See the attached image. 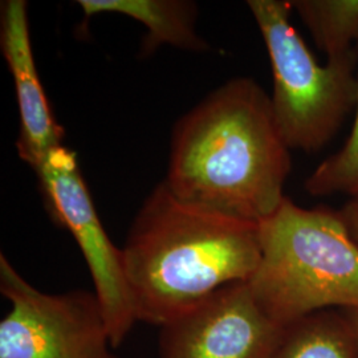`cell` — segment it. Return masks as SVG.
Segmentation results:
<instances>
[{
	"instance_id": "1",
	"label": "cell",
	"mask_w": 358,
	"mask_h": 358,
	"mask_svg": "<svg viewBox=\"0 0 358 358\" xmlns=\"http://www.w3.org/2000/svg\"><path fill=\"white\" fill-rule=\"evenodd\" d=\"M291 169L268 93L236 77L177 122L164 182L183 202L260 223L287 198Z\"/></svg>"
},
{
	"instance_id": "2",
	"label": "cell",
	"mask_w": 358,
	"mask_h": 358,
	"mask_svg": "<svg viewBox=\"0 0 358 358\" xmlns=\"http://www.w3.org/2000/svg\"><path fill=\"white\" fill-rule=\"evenodd\" d=\"M121 251L137 320L159 328L248 282L262 254L259 223L183 202L165 182L145 199Z\"/></svg>"
},
{
	"instance_id": "3",
	"label": "cell",
	"mask_w": 358,
	"mask_h": 358,
	"mask_svg": "<svg viewBox=\"0 0 358 358\" xmlns=\"http://www.w3.org/2000/svg\"><path fill=\"white\" fill-rule=\"evenodd\" d=\"M259 232L260 260L247 282L271 320L287 328L328 308H358V244L340 210L285 198Z\"/></svg>"
},
{
	"instance_id": "4",
	"label": "cell",
	"mask_w": 358,
	"mask_h": 358,
	"mask_svg": "<svg viewBox=\"0 0 358 358\" xmlns=\"http://www.w3.org/2000/svg\"><path fill=\"white\" fill-rule=\"evenodd\" d=\"M268 52L273 85L272 113L291 150L316 153L336 137L356 109L358 51L319 64L299 35L289 0H248Z\"/></svg>"
},
{
	"instance_id": "5",
	"label": "cell",
	"mask_w": 358,
	"mask_h": 358,
	"mask_svg": "<svg viewBox=\"0 0 358 358\" xmlns=\"http://www.w3.org/2000/svg\"><path fill=\"white\" fill-rule=\"evenodd\" d=\"M0 292L13 306L0 322V358H118L94 291L41 292L1 254Z\"/></svg>"
},
{
	"instance_id": "6",
	"label": "cell",
	"mask_w": 358,
	"mask_h": 358,
	"mask_svg": "<svg viewBox=\"0 0 358 358\" xmlns=\"http://www.w3.org/2000/svg\"><path fill=\"white\" fill-rule=\"evenodd\" d=\"M40 192L56 223L72 234L88 264L94 292L109 327L112 345H121L137 322L122 251L108 236L81 176L76 154L63 145L35 166Z\"/></svg>"
},
{
	"instance_id": "7",
	"label": "cell",
	"mask_w": 358,
	"mask_h": 358,
	"mask_svg": "<svg viewBox=\"0 0 358 358\" xmlns=\"http://www.w3.org/2000/svg\"><path fill=\"white\" fill-rule=\"evenodd\" d=\"M284 329L257 304L248 282L215 291L161 327V358H271Z\"/></svg>"
},
{
	"instance_id": "8",
	"label": "cell",
	"mask_w": 358,
	"mask_h": 358,
	"mask_svg": "<svg viewBox=\"0 0 358 358\" xmlns=\"http://www.w3.org/2000/svg\"><path fill=\"white\" fill-rule=\"evenodd\" d=\"M0 47L11 72L20 118L19 157L31 167L62 146L64 130L56 122L38 78L32 52L26 0H6L0 7Z\"/></svg>"
},
{
	"instance_id": "9",
	"label": "cell",
	"mask_w": 358,
	"mask_h": 358,
	"mask_svg": "<svg viewBox=\"0 0 358 358\" xmlns=\"http://www.w3.org/2000/svg\"><path fill=\"white\" fill-rule=\"evenodd\" d=\"M85 20L103 13H120L146 27L142 56L152 55L167 44L179 50H208L205 38L196 32L198 6L190 0H78Z\"/></svg>"
},
{
	"instance_id": "10",
	"label": "cell",
	"mask_w": 358,
	"mask_h": 358,
	"mask_svg": "<svg viewBox=\"0 0 358 358\" xmlns=\"http://www.w3.org/2000/svg\"><path fill=\"white\" fill-rule=\"evenodd\" d=\"M271 358H358L343 313L309 315L287 327Z\"/></svg>"
},
{
	"instance_id": "11",
	"label": "cell",
	"mask_w": 358,
	"mask_h": 358,
	"mask_svg": "<svg viewBox=\"0 0 358 358\" xmlns=\"http://www.w3.org/2000/svg\"><path fill=\"white\" fill-rule=\"evenodd\" d=\"M327 59L358 48V0H289Z\"/></svg>"
},
{
	"instance_id": "12",
	"label": "cell",
	"mask_w": 358,
	"mask_h": 358,
	"mask_svg": "<svg viewBox=\"0 0 358 358\" xmlns=\"http://www.w3.org/2000/svg\"><path fill=\"white\" fill-rule=\"evenodd\" d=\"M304 187L313 196L341 194L358 198V96L356 117L345 143L313 170Z\"/></svg>"
},
{
	"instance_id": "13",
	"label": "cell",
	"mask_w": 358,
	"mask_h": 358,
	"mask_svg": "<svg viewBox=\"0 0 358 358\" xmlns=\"http://www.w3.org/2000/svg\"><path fill=\"white\" fill-rule=\"evenodd\" d=\"M346 227L358 244V198L349 199V202L340 210Z\"/></svg>"
},
{
	"instance_id": "14",
	"label": "cell",
	"mask_w": 358,
	"mask_h": 358,
	"mask_svg": "<svg viewBox=\"0 0 358 358\" xmlns=\"http://www.w3.org/2000/svg\"><path fill=\"white\" fill-rule=\"evenodd\" d=\"M346 324L350 329V333L353 336V340L356 343L358 350V308H352V309H343L341 310Z\"/></svg>"
}]
</instances>
